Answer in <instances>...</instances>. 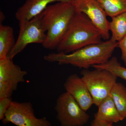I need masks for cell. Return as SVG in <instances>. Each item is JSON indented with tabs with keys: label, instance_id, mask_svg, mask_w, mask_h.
Segmentation results:
<instances>
[{
	"label": "cell",
	"instance_id": "6da1fadb",
	"mask_svg": "<svg viewBox=\"0 0 126 126\" xmlns=\"http://www.w3.org/2000/svg\"><path fill=\"white\" fill-rule=\"evenodd\" d=\"M118 45V42L110 39L98 44L87 46L69 53H49L45 55L44 59L49 63H58L61 65L70 64L89 69L94 65L107 63L111 58Z\"/></svg>",
	"mask_w": 126,
	"mask_h": 126
},
{
	"label": "cell",
	"instance_id": "7a4b0ae2",
	"mask_svg": "<svg viewBox=\"0 0 126 126\" xmlns=\"http://www.w3.org/2000/svg\"><path fill=\"white\" fill-rule=\"evenodd\" d=\"M99 30L84 14L76 12L56 50L68 54L102 42Z\"/></svg>",
	"mask_w": 126,
	"mask_h": 126
},
{
	"label": "cell",
	"instance_id": "3957f363",
	"mask_svg": "<svg viewBox=\"0 0 126 126\" xmlns=\"http://www.w3.org/2000/svg\"><path fill=\"white\" fill-rule=\"evenodd\" d=\"M76 13L73 4L69 2H55L41 13L47 30L46 39L42 45L45 48L56 49Z\"/></svg>",
	"mask_w": 126,
	"mask_h": 126
},
{
	"label": "cell",
	"instance_id": "277c9868",
	"mask_svg": "<svg viewBox=\"0 0 126 126\" xmlns=\"http://www.w3.org/2000/svg\"><path fill=\"white\" fill-rule=\"evenodd\" d=\"M81 74L96 106L110 95L118 78L110 71L101 69H83Z\"/></svg>",
	"mask_w": 126,
	"mask_h": 126
},
{
	"label": "cell",
	"instance_id": "5b68a950",
	"mask_svg": "<svg viewBox=\"0 0 126 126\" xmlns=\"http://www.w3.org/2000/svg\"><path fill=\"white\" fill-rule=\"evenodd\" d=\"M55 109L56 118L62 126H82L89 121V115L73 97L65 92L56 100Z\"/></svg>",
	"mask_w": 126,
	"mask_h": 126
},
{
	"label": "cell",
	"instance_id": "8992f818",
	"mask_svg": "<svg viewBox=\"0 0 126 126\" xmlns=\"http://www.w3.org/2000/svg\"><path fill=\"white\" fill-rule=\"evenodd\" d=\"M19 35L8 57L13 59L31 44H43L46 38L47 30L41 13L25 23L19 25Z\"/></svg>",
	"mask_w": 126,
	"mask_h": 126
},
{
	"label": "cell",
	"instance_id": "52a82bcc",
	"mask_svg": "<svg viewBox=\"0 0 126 126\" xmlns=\"http://www.w3.org/2000/svg\"><path fill=\"white\" fill-rule=\"evenodd\" d=\"M2 121L4 124L10 123L18 126H52L46 118L36 117L30 102L12 101Z\"/></svg>",
	"mask_w": 126,
	"mask_h": 126
},
{
	"label": "cell",
	"instance_id": "ba28073f",
	"mask_svg": "<svg viewBox=\"0 0 126 126\" xmlns=\"http://www.w3.org/2000/svg\"><path fill=\"white\" fill-rule=\"evenodd\" d=\"M27 71L14 63L7 56L0 59V98L11 97L18 84L25 81Z\"/></svg>",
	"mask_w": 126,
	"mask_h": 126
},
{
	"label": "cell",
	"instance_id": "9c48e42d",
	"mask_svg": "<svg viewBox=\"0 0 126 126\" xmlns=\"http://www.w3.org/2000/svg\"><path fill=\"white\" fill-rule=\"evenodd\" d=\"M72 3L76 12L86 15L99 30L103 40L110 39V21H108V16L97 0H74Z\"/></svg>",
	"mask_w": 126,
	"mask_h": 126
},
{
	"label": "cell",
	"instance_id": "30bf717a",
	"mask_svg": "<svg viewBox=\"0 0 126 126\" xmlns=\"http://www.w3.org/2000/svg\"><path fill=\"white\" fill-rule=\"evenodd\" d=\"M64 87L66 92L69 94L86 111L94 104L87 85L78 75L74 74L69 75L65 80Z\"/></svg>",
	"mask_w": 126,
	"mask_h": 126
},
{
	"label": "cell",
	"instance_id": "8fae6325",
	"mask_svg": "<svg viewBox=\"0 0 126 126\" xmlns=\"http://www.w3.org/2000/svg\"><path fill=\"white\" fill-rule=\"evenodd\" d=\"M97 107L98 110L94 114L91 126H112L121 121L117 109L110 95Z\"/></svg>",
	"mask_w": 126,
	"mask_h": 126
},
{
	"label": "cell",
	"instance_id": "7c38bea8",
	"mask_svg": "<svg viewBox=\"0 0 126 126\" xmlns=\"http://www.w3.org/2000/svg\"><path fill=\"white\" fill-rule=\"evenodd\" d=\"M74 0H27L16 13L19 25L38 15L49 5L58 2H72Z\"/></svg>",
	"mask_w": 126,
	"mask_h": 126
},
{
	"label": "cell",
	"instance_id": "4fadbf2b",
	"mask_svg": "<svg viewBox=\"0 0 126 126\" xmlns=\"http://www.w3.org/2000/svg\"><path fill=\"white\" fill-rule=\"evenodd\" d=\"M13 28L0 25V59L9 56L16 44Z\"/></svg>",
	"mask_w": 126,
	"mask_h": 126
},
{
	"label": "cell",
	"instance_id": "5bb4252c",
	"mask_svg": "<svg viewBox=\"0 0 126 126\" xmlns=\"http://www.w3.org/2000/svg\"><path fill=\"white\" fill-rule=\"evenodd\" d=\"M120 116L121 121L126 118V87L121 83L117 82L110 93Z\"/></svg>",
	"mask_w": 126,
	"mask_h": 126
},
{
	"label": "cell",
	"instance_id": "9a60e30c",
	"mask_svg": "<svg viewBox=\"0 0 126 126\" xmlns=\"http://www.w3.org/2000/svg\"><path fill=\"white\" fill-rule=\"evenodd\" d=\"M110 22V39L114 41L121 40L126 36V11L111 18Z\"/></svg>",
	"mask_w": 126,
	"mask_h": 126
},
{
	"label": "cell",
	"instance_id": "2e32d148",
	"mask_svg": "<svg viewBox=\"0 0 126 126\" xmlns=\"http://www.w3.org/2000/svg\"><path fill=\"white\" fill-rule=\"evenodd\" d=\"M108 16L112 18L126 11V0H97Z\"/></svg>",
	"mask_w": 126,
	"mask_h": 126
},
{
	"label": "cell",
	"instance_id": "e0dca14e",
	"mask_svg": "<svg viewBox=\"0 0 126 126\" xmlns=\"http://www.w3.org/2000/svg\"><path fill=\"white\" fill-rule=\"evenodd\" d=\"M94 69H106L113 74L118 78L126 80V68L122 66L118 62L117 57H111L107 63L103 64L94 65Z\"/></svg>",
	"mask_w": 126,
	"mask_h": 126
},
{
	"label": "cell",
	"instance_id": "ac0fdd59",
	"mask_svg": "<svg viewBox=\"0 0 126 126\" xmlns=\"http://www.w3.org/2000/svg\"><path fill=\"white\" fill-rule=\"evenodd\" d=\"M12 101L11 97L0 98V120L2 121L4 117L5 114Z\"/></svg>",
	"mask_w": 126,
	"mask_h": 126
},
{
	"label": "cell",
	"instance_id": "d6986e66",
	"mask_svg": "<svg viewBox=\"0 0 126 126\" xmlns=\"http://www.w3.org/2000/svg\"><path fill=\"white\" fill-rule=\"evenodd\" d=\"M118 47L121 51V59L126 66V36L118 41Z\"/></svg>",
	"mask_w": 126,
	"mask_h": 126
}]
</instances>
